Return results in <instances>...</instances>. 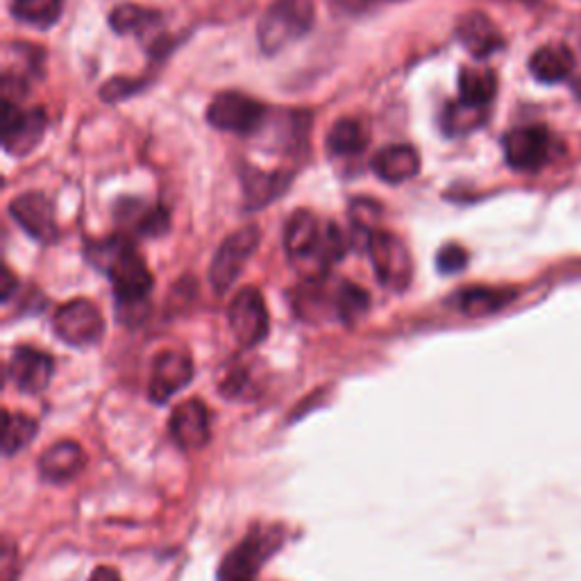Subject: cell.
<instances>
[{
    "label": "cell",
    "mask_w": 581,
    "mask_h": 581,
    "mask_svg": "<svg viewBox=\"0 0 581 581\" xmlns=\"http://www.w3.org/2000/svg\"><path fill=\"white\" fill-rule=\"evenodd\" d=\"M86 257L112 279L119 309H128L125 316H130L134 307L145 305L153 290V273L128 238L112 236L105 241H93L86 248Z\"/></svg>",
    "instance_id": "1"
},
{
    "label": "cell",
    "mask_w": 581,
    "mask_h": 581,
    "mask_svg": "<svg viewBox=\"0 0 581 581\" xmlns=\"http://www.w3.org/2000/svg\"><path fill=\"white\" fill-rule=\"evenodd\" d=\"M314 26V0H275L264 12L257 34L264 53L275 55L303 39Z\"/></svg>",
    "instance_id": "2"
},
{
    "label": "cell",
    "mask_w": 581,
    "mask_h": 581,
    "mask_svg": "<svg viewBox=\"0 0 581 581\" xmlns=\"http://www.w3.org/2000/svg\"><path fill=\"white\" fill-rule=\"evenodd\" d=\"M366 248L379 284L391 290H398V294L411 284L414 279L411 253L396 234L377 227L375 232H370Z\"/></svg>",
    "instance_id": "3"
},
{
    "label": "cell",
    "mask_w": 581,
    "mask_h": 581,
    "mask_svg": "<svg viewBox=\"0 0 581 581\" xmlns=\"http://www.w3.org/2000/svg\"><path fill=\"white\" fill-rule=\"evenodd\" d=\"M284 534L277 527H257L223 561L218 581H255L264 561L279 550Z\"/></svg>",
    "instance_id": "4"
},
{
    "label": "cell",
    "mask_w": 581,
    "mask_h": 581,
    "mask_svg": "<svg viewBox=\"0 0 581 581\" xmlns=\"http://www.w3.org/2000/svg\"><path fill=\"white\" fill-rule=\"evenodd\" d=\"M259 238H262L259 227L246 225L223 241L221 248L214 255L212 268H210V282L216 294H225V290L236 282L246 262L255 255L259 246Z\"/></svg>",
    "instance_id": "5"
},
{
    "label": "cell",
    "mask_w": 581,
    "mask_h": 581,
    "mask_svg": "<svg viewBox=\"0 0 581 581\" xmlns=\"http://www.w3.org/2000/svg\"><path fill=\"white\" fill-rule=\"evenodd\" d=\"M268 110L251 99L246 93L238 91H225L212 101L207 110V121L223 132H236V134H255L264 121Z\"/></svg>",
    "instance_id": "6"
},
{
    "label": "cell",
    "mask_w": 581,
    "mask_h": 581,
    "mask_svg": "<svg viewBox=\"0 0 581 581\" xmlns=\"http://www.w3.org/2000/svg\"><path fill=\"white\" fill-rule=\"evenodd\" d=\"M230 327L236 336V342L244 348L259 346L268 336L271 318L264 303V296L257 288L246 286L241 288L230 305Z\"/></svg>",
    "instance_id": "7"
},
{
    "label": "cell",
    "mask_w": 581,
    "mask_h": 581,
    "mask_svg": "<svg viewBox=\"0 0 581 581\" xmlns=\"http://www.w3.org/2000/svg\"><path fill=\"white\" fill-rule=\"evenodd\" d=\"M504 157L516 171H539L554 157V136L541 128H516L504 134Z\"/></svg>",
    "instance_id": "8"
},
{
    "label": "cell",
    "mask_w": 581,
    "mask_h": 581,
    "mask_svg": "<svg viewBox=\"0 0 581 581\" xmlns=\"http://www.w3.org/2000/svg\"><path fill=\"white\" fill-rule=\"evenodd\" d=\"M53 329L69 346H91L101 342L105 320L101 309L86 298L71 300L55 312Z\"/></svg>",
    "instance_id": "9"
},
{
    "label": "cell",
    "mask_w": 581,
    "mask_h": 581,
    "mask_svg": "<svg viewBox=\"0 0 581 581\" xmlns=\"http://www.w3.org/2000/svg\"><path fill=\"white\" fill-rule=\"evenodd\" d=\"M48 119L41 108L23 110L19 103L3 101V145L10 155L32 153L43 132Z\"/></svg>",
    "instance_id": "10"
},
{
    "label": "cell",
    "mask_w": 581,
    "mask_h": 581,
    "mask_svg": "<svg viewBox=\"0 0 581 581\" xmlns=\"http://www.w3.org/2000/svg\"><path fill=\"white\" fill-rule=\"evenodd\" d=\"M12 218L41 244H53L58 238V223L53 203L39 191H28L17 196L10 205Z\"/></svg>",
    "instance_id": "11"
},
{
    "label": "cell",
    "mask_w": 581,
    "mask_h": 581,
    "mask_svg": "<svg viewBox=\"0 0 581 581\" xmlns=\"http://www.w3.org/2000/svg\"><path fill=\"white\" fill-rule=\"evenodd\" d=\"M193 377V361L186 353H162L157 355L149 381V398L157 405L171 400Z\"/></svg>",
    "instance_id": "12"
},
{
    "label": "cell",
    "mask_w": 581,
    "mask_h": 581,
    "mask_svg": "<svg viewBox=\"0 0 581 581\" xmlns=\"http://www.w3.org/2000/svg\"><path fill=\"white\" fill-rule=\"evenodd\" d=\"M171 436L184 450H201L210 444V411L205 402L191 398L175 407L171 416Z\"/></svg>",
    "instance_id": "13"
},
{
    "label": "cell",
    "mask_w": 581,
    "mask_h": 581,
    "mask_svg": "<svg viewBox=\"0 0 581 581\" xmlns=\"http://www.w3.org/2000/svg\"><path fill=\"white\" fill-rule=\"evenodd\" d=\"M55 361L51 355H45L37 348L21 346L12 353L10 359V377L26 394H41L53 379Z\"/></svg>",
    "instance_id": "14"
},
{
    "label": "cell",
    "mask_w": 581,
    "mask_h": 581,
    "mask_svg": "<svg viewBox=\"0 0 581 581\" xmlns=\"http://www.w3.org/2000/svg\"><path fill=\"white\" fill-rule=\"evenodd\" d=\"M336 296H338V282L329 284L327 277L316 275L305 279L294 294V309L303 320H325L336 316Z\"/></svg>",
    "instance_id": "15"
},
{
    "label": "cell",
    "mask_w": 581,
    "mask_h": 581,
    "mask_svg": "<svg viewBox=\"0 0 581 581\" xmlns=\"http://www.w3.org/2000/svg\"><path fill=\"white\" fill-rule=\"evenodd\" d=\"M457 39L475 58H489L504 45L502 32L483 12H468L457 23Z\"/></svg>",
    "instance_id": "16"
},
{
    "label": "cell",
    "mask_w": 581,
    "mask_h": 581,
    "mask_svg": "<svg viewBox=\"0 0 581 581\" xmlns=\"http://www.w3.org/2000/svg\"><path fill=\"white\" fill-rule=\"evenodd\" d=\"M323 227L312 212L300 210L288 218L286 230H284V248L290 259H314L320 238H323Z\"/></svg>",
    "instance_id": "17"
},
{
    "label": "cell",
    "mask_w": 581,
    "mask_h": 581,
    "mask_svg": "<svg viewBox=\"0 0 581 581\" xmlns=\"http://www.w3.org/2000/svg\"><path fill=\"white\" fill-rule=\"evenodd\" d=\"M84 450L75 441H58L48 450H43L39 459V472L45 481L64 483L75 479L84 468Z\"/></svg>",
    "instance_id": "18"
},
{
    "label": "cell",
    "mask_w": 581,
    "mask_h": 581,
    "mask_svg": "<svg viewBox=\"0 0 581 581\" xmlns=\"http://www.w3.org/2000/svg\"><path fill=\"white\" fill-rule=\"evenodd\" d=\"M375 175L389 184H400L418 175L420 157L411 145H389V149L379 151L370 162Z\"/></svg>",
    "instance_id": "19"
},
{
    "label": "cell",
    "mask_w": 581,
    "mask_h": 581,
    "mask_svg": "<svg viewBox=\"0 0 581 581\" xmlns=\"http://www.w3.org/2000/svg\"><path fill=\"white\" fill-rule=\"evenodd\" d=\"M368 143L370 132L359 119H338L327 134V149L334 157L361 155L368 149Z\"/></svg>",
    "instance_id": "20"
},
{
    "label": "cell",
    "mask_w": 581,
    "mask_h": 581,
    "mask_svg": "<svg viewBox=\"0 0 581 581\" xmlns=\"http://www.w3.org/2000/svg\"><path fill=\"white\" fill-rule=\"evenodd\" d=\"M290 184V175L286 171L264 173L257 169L244 171V191H246V205L248 210H259L271 201L279 198Z\"/></svg>",
    "instance_id": "21"
},
{
    "label": "cell",
    "mask_w": 581,
    "mask_h": 581,
    "mask_svg": "<svg viewBox=\"0 0 581 581\" xmlns=\"http://www.w3.org/2000/svg\"><path fill=\"white\" fill-rule=\"evenodd\" d=\"M572 67H574V58L561 43H550V45L539 48V51L529 60V71L534 73L537 80L546 84L565 80L572 73Z\"/></svg>",
    "instance_id": "22"
},
{
    "label": "cell",
    "mask_w": 581,
    "mask_h": 581,
    "mask_svg": "<svg viewBox=\"0 0 581 581\" xmlns=\"http://www.w3.org/2000/svg\"><path fill=\"white\" fill-rule=\"evenodd\" d=\"M116 218L145 236H160L169 230V214L164 207H149L139 201H123L116 207Z\"/></svg>",
    "instance_id": "23"
},
{
    "label": "cell",
    "mask_w": 581,
    "mask_h": 581,
    "mask_svg": "<svg viewBox=\"0 0 581 581\" xmlns=\"http://www.w3.org/2000/svg\"><path fill=\"white\" fill-rule=\"evenodd\" d=\"M511 298H513V290H507V288L472 286V288H463L461 294L457 296V307H459L466 316L479 318V316L496 314L498 309H502L504 305H509Z\"/></svg>",
    "instance_id": "24"
},
{
    "label": "cell",
    "mask_w": 581,
    "mask_h": 581,
    "mask_svg": "<svg viewBox=\"0 0 581 581\" xmlns=\"http://www.w3.org/2000/svg\"><path fill=\"white\" fill-rule=\"evenodd\" d=\"M498 93V78L493 71L489 69H472V67H463L459 73V95L463 103L475 105V108H483L496 99Z\"/></svg>",
    "instance_id": "25"
},
{
    "label": "cell",
    "mask_w": 581,
    "mask_h": 581,
    "mask_svg": "<svg viewBox=\"0 0 581 581\" xmlns=\"http://www.w3.org/2000/svg\"><path fill=\"white\" fill-rule=\"evenodd\" d=\"M10 10L21 23L34 28H51L62 17L64 0H12Z\"/></svg>",
    "instance_id": "26"
},
{
    "label": "cell",
    "mask_w": 581,
    "mask_h": 581,
    "mask_svg": "<svg viewBox=\"0 0 581 581\" xmlns=\"http://www.w3.org/2000/svg\"><path fill=\"white\" fill-rule=\"evenodd\" d=\"M160 21H162L160 12L132 3L119 6L110 17V23L119 34H145L151 32Z\"/></svg>",
    "instance_id": "27"
},
{
    "label": "cell",
    "mask_w": 581,
    "mask_h": 581,
    "mask_svg": "<svg viewBox=\"0 0 581 581\" xmlns=\"http://www.w3.org/2000/svg\"><path fill=\"white\" fill-rule=\"evenodd\" d=\"M370 307V298H368V290L357 286L350 279H338V296H336V318L346 323V325H355L359 318L366 316Z\"/></svg>",
    "instance_id": "28"
},
{
    "label": "cell",
    "mask_w": 581,
    "mask_h": 581,
    "mask_svg": "<svg viewBox=\"0 0 581 581\" xmlns=\"http://www.w3.org/2000/svg\"><path fill=\"white\" fill-rule=\"evenodd\" d=\"M483 121H487V110L468 105L463 101L448 103V108L441 114V128L448 136H459L477 130Z\"/></svg>",
    "instance_id": "29"
},
{
    "label": "cell",
    "mask_w": 581,
    "mask_h": 581,
    "mask_svg": "<svg viewBox=\"0 0 581 581\" xmlns=\"http://www.w3.org/2000/svg\"><path fill=\"white\" fill-rule=\"evenodd\" d=\"M6 429H3V452L6 457L17 455L19 450H23L26 446L32 444V439L37 436V420L26 416V414H12L6 411Z\"/></svg>",
    "instance_id": "30"
},
{
    "label": "cell",
    "mask_w": 581,
    "mask_h": 581,
    "mask_svg": "<svg viewBox=\"0 0 581 581\" xmlns=\"http://www.w3.org/2000/svg\"><path fill=\"white\" fill-rule=\"evenodd\" d=\"M346 251H348V238H346V234H344L342 230H338L336 223H325L320 246H318L314 259H316L323 268H327V266L336 264L338 259H344Z\"/></svg>",
    "instance_id": "31"
},
{
    "label": "cell",
    "mask_w": 581,
    "mask_h": 581,
    "mask_svg": "<svg viewBox=\"0 0 581 581\" xmlns=\"http://www.w3.org/2000/svg\"><path fill=\"white\" fill-rule=\"evenodd\" d=\"M379 214H381V207L375 205L373 201H368V198H359V201H355L353 207H350V216H353L355 232H357V234H364L366 241H368L370 232L377 230L375 225H377Z\"/></svg>",
    "instance_id": "32"
},
{
    "label": "cell",
    "mask_w": 581,
    "mask_h": 581,
    "mask_svg": "<svg viewBox=\"0 0 581 581\" xmlns=\"http://www.w3.org/2000/svg\"><path fill=\"white\" fill-rule=\"evenodd\" d=\"M436 264H439L441 273H448V275L459 273L468 264V253L457 244H448V246L441 248L439 257H436Z\"/></svg>",
    "instance_id": "33"
},
{
    "label": "cell",
    "mask_w": 581,
    "mask_h": 581,
    "mask_svg": "<svg viewBox=\"0 0 581 581\" xmlns=\"http://www.w3.org/2000/svg\"><path fill=\"white\" fill-rule=\"evenodd\" d=\"M384 3H396V0H334L336 10H342L344 14H364Z\"/></svg>",
    "instance_id": "34"
},
{
    "label": "cell",
    "mask_w": 581,
    "mask_h": 581,
    "mask_svg": "<svg viewBox=\"0 0 581 581\" xmlns=\"http://www.w3.org/2000/svg\"><path fill=\"white\" fill-rule=\"evenodd\" d=\"M19 286V282H17V277L12 275V271L10 268H6V273H3V290H0V298H3L6 303L12 298V290Z\"/></svg>",
    "instance_id": "35"
},
{
    "label": "cell",
    "mask_w": 581,
    "mask_h": 581,
    "mask_svg": "<svg viewBox=\"0 0 581 581\" xmlns=\"http://www.w3.org/2000/svg\"><path fill=\"white\" fill-rule=\"evenodd\" d=\"M89 581H121L119 572L114 568H108V565H101V568H95L91 579Z\"/></svg>",
    "instance_id": "36"
},
{
    "label": "cell",
    "mask_w": 581,
    "mask_h": 581,
    "mask_svg": "<svg viewBox=\"0 0 581 581\" xmlns=\"http://www.w3.org/2000/svg\"><path fill=\"white\" fill-rule=\"evenodd\" d=\"M17 559V554H14V550H12V546L8 543V548H6V552H3V581H12V577H14V572H12V561Z\"/></svg>",
    "instance_id": "37"
},
{
    "label": "cell",
    "mask_w": 581,
    "mask_h": 581,
    "mask_svg": "<svg viewBox=\"0 0 581 581\" xmlns=\"http://www.w3.org/2000/svg\"><path fill=\"white\" fill-rule=\"evenodd\" d=\"M574 91H577V95H579V101H581V78L577 80V84H574Z\"/></svg>",
    "instance_id": "38"
}]
</instances>
